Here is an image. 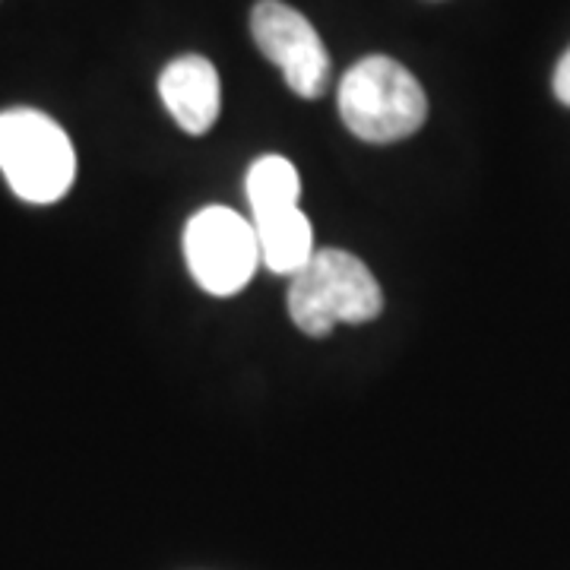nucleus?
Returning a JSON list of instances; mask_svg holds the SVG:
<instances>
[{
	"mask_svg": "<svg viewBox=\"0 0 570 570\" xmlns=\"http://www.w3.org/2000/svg\"><path fill=\"white\" fill-rule=\"evenodd\" d=\"M384 311V292L355 254L314 250L288 283L292 324L307 336H326L340 324H367Z\"/></svg>",
	"mask_w": 570,
	"mask_h": 570,
	"instance_id": "f257e3e1",
	"label": "nucleus"
},
{
	"mask_svg": "<svg viewBox=\"0 0 570 570\" xmlns=\"http://www.w3.org/2000/svg\"><path fill=\"white\" fill-rule=\"evenodd\" d=\"M340 115L358 140L396 142L425 124L428 96L403 63L371 55L340 82Z\"/></svg>",
	"mask_w": 570,
	"mask_h": 570,
	"instance_id": "f03ea898",
	"label": "nucleus"
},
{
	"mask_svg": "<svg viewBox=\"0 0 570 570\" xmlns=\"http://www.w3.org/2000/svg\"><path fill=\"white\" fill-rule=\"evenodd\" d=\"M0 171L26 204H58L77 178V153L55 118L10 108L0 111Z\"/></svg>",
	"mask_w": 570,
	"mask_h": 570,
	"instance_id": "7ed1b4c3",
	"label": "nucleus"
},
{
	"mask_svg": "<svg viewBox=\"0 0 570 570\" xmlns=\"http://www.w3.org/2000/svg\"><path fill=\"white\" fill-rule=\"evenodd\" d=\"M184 261L209 295L242 292L261 266L254 225L228 206H206L184 228Z\"/></svg>",
	"mask_w": 570,
	"mask_h": 570,
	"instance_id": "20e7f679",
	"label": "nucleus"
},
{
	"mask_svg": "<svg viewBox=\"0 0 570 570\" xmlns=\"http://www.w3.org/2000/svg\"><path fill=\"white\" fill-rule=\"evenodd\" d=\"M250 32L266 61L283 70L285 82L302 99H321L330 86V55L305 13L283 0H261L250 13Z\"/></svg>",
	"mask_w": 570,
	"mask_h": 570,
	"instance_id": "39448f33",
	"label": "nucleus"
},
{
	"mask_svg": "<svg viewBox=\"0 0 570 570\" xmlns=\"http://www.w3.org/2000/svg\"><path fill=\"white\" fill-rule=\"evenodd\" d=\"M159 96L168 115L190 137L206 134L219 118V105H223L219 73L204 55H184L168 63L159 77Z\"/></svg>",
	"mask_w": 570,
	"mask_h": 570,
	"instance_id": "423d86ee",
	"label": "nucleus"
},
{
	"mask_svg": "<svg viewBox=\"0 0 570 570\" xmlns=\"http://www.w3.org/2000/svg\"><path fill=\"white\" fill-rule=\"evenodd\" d=\"M250 225H254L257 247H261V264L269 273L292 279L314 257V232H311V219L302 213V206L250 216Z\"/></svg>",
	"mask_w": 570,
	"mask_h": 570,
	"instance_id": "0eeeda50",
	"label": "nucleus"
},
{
	"mask_svg": "<svg viewBox=\"0 0 570 570\" xmlns=\"http://www.w3.org/2000/svg\"><path fill=\"white\" fill-rule=\"evenodd\" d=\"M245 190L250 216L279 213V209L298 206V200H302V178H298V168L283 156H261L257 163L247 168Z\"/></svg>",
	"mask_w": 570,
	"mask_h": 570,
	"instance_id": "6e6552de",
	"label": "nucleus"
},
{
	"mask_svg": "<svg viewBox=\"0 0 570 570\" xmlns=\"http://www.w3.org/2000/svg\"><path fill=\"white\" fill-rule=\"evenodd\" d=\"M551 89L558 96V102H564L570 108V48L564 51V58L554 67V80H551Z\"/></svg>",
	"mask_w": 570,
	"mask_h": 570,
	"instance_id": "1a4fd4ad",
	"label": "nucleus"
}]
</instances>
